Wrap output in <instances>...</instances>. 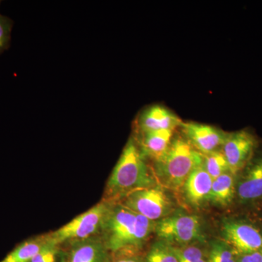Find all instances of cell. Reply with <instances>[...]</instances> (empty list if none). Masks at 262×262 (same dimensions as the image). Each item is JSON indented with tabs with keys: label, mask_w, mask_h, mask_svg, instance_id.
I'll return each instance as SVG.
<instances>
[{
	"label": "cell",
	"mask_w": 262,
	"mask_h": 262,
	"mask_svg": "<svg viewBox=\"0 0 262 262\" xmlns=\"http://www.w3.org/2000/svg\"><path fill=\"white\" fill-rule=\"evenodd\" d=\"M155 224L122 203H115L100 236L113 258L137 255L155 231Z\"/></svg>",
	"instance_id": "1"
},
{
	"label": "cell",
	"mask_w": 262,
	"mask_h": 262,
	"mask_svg": "<svg viewBox=\"0 0 262 262\" xmlns=\"http://www.w3.org/2000/svg\"><path fill=\"white\" fill-rule=\"evenodd\" d=\"M155 186L145 158L130 139L122 151L105 188L103 201L117 203L131 193Z\"/></svg>",
	"instance_id": "2"
},
{
	"label": "cell",
	"mask_w": 262,
	"mask_h": 262,
	"mask_svg": "<svg viewBox=\"0 0 262 262\" xmlns=\"http://www.w3.org/2000/svg\"><path fill=\"white\" fill-rule=\"evenodd\" d=\"M203 164V155L189 141L177 138L172 140L165 156L155 163V173L164 187L178 189Z\"/></svg>",
	"instance_id": "3"
},
{
	"label": "cell",
	"mask_w": 262,
	"mask_h": 262,
	"mask_svg": "<svg viewBox=\"0 0 262 262\" xmlns=\"http://www.w3.org/2000/svg\"><path fill=\"white\" fill-rule=\"evenodd\" d=\"M114 203L103 200L61 228L48 234V236L56 244L63 246L74 241L101 235Z\"/></svg>",
	"instance_id": "4"
},
{
	"label": "cell",
	"mask_w": 262,
	"mask_h": 262,
	"mask_svg": "<svg viewBox=\"0 0 262 262\" xmlns=\"http://www.w3.org/2000/svg\"><path fill=\"white\" fill-rule=\"evenodd\" d=\"M155 232L159 239L176 247H183L204 241L201 219L189 213H173L155 224Z\"/></svg>",
	"instance_id": "5"
},
{
	"label": "cell",
	"mask_w": 262,
	"mask_h": 262,
	"mask_svg": "<svg viewBox=\"0 0 262 262\" xmlns=\"http://www.w3.org/2000/svg\"><path fill=\"white\" fill-rule=\"evenodd\" d=\"M120 203L155 222L173 213L175 206L166 191L156 185L131 193Z\"/></svg>",
	"instance_id": "6"
},
{
	"label": "cell",
	"mask_w": 262,
	"mask_h": 262,
	"mask_svg": "<svg viewBox=\"0 0 262 262\" xmlns=\"http://www.w3.org/2000/svg\"><path fill=\"white\" fill-rule=\"evenodd\" d=\"M223 241L237 254L262 249V227L251 221L241 218H227L222 225Z\"/></svg>",
	"instance_id": "7"
},
{
	"label": "cell",
	"mask_w": 262,
	"mask_h": 262,
	"mask_svg": "<svg viewBox=\"0 0 262 262\" xmlns=\"http://www.w3.org/2000/svg\"><path fill=\"white\" fill-rule=\"evenodd\" d=\"M258 146L256 136L251 131L242 130L227 134L222 150L229 170L237 176L246 167Z\"/></svg>",
	"instance_id": "8"
},
{
	"label": "cell",
	"mask_w": 262,
	"mask_h": 262,
	"mask_svg": "<svg viewBox=\"0 0 262 262\" xmlns=\"http://www.w3.org/2000/svg\"><path fill=\"white\" fill-rule=\"evenodd\" d=\"M235 198L245 206L262 203V150L258 151V147L237 176Z\"/></svg>",
	"instance_id": "9"
},
{
	"label": "cell",
	"mask_w": 262,
	"mask_h": 262,
	"mask_svg": "<svg viewBox=\"0 0 262 262\" xmlns=\"http://www.w3.org/2000/svg\"><path fill=\"white\" fill-rule=\"evenodd\" d=\"M63 262H112L113 256L101 236L74 241L62 246Z\"/></svg>",
	"instance_id": "10"
},
{
	"label": "cell",
	"mask_w": 262,
	"mask_h": 262,
	"mask_svg": "<svg viewBox=\"0 0 262 262\" xmlns=\"http://www.w3.org/2000/svg\"><path fill=\"white\" fill-rule=\"evenodd\" d=\"M182 126L188 141L203 155L222 149L227 136L224 131L204 124L187 122Z\"/></svg>",
	"instance_id": "11"
},
{
	"label": "cell",
	"mask_w": 262,
	"mask_h": 262,
	"mask_svg": "<svg viewBox=\"0 0 262 262\" xmlns=\"http://www.w3.org/2000/svg\"><path fill=\"white\" fill-rule=\"evenodd\" d=\"M213 181L203 165L193 170L183 186L188 202L192 206H199L209 201Z\"/></svg>",
	"instance_id": "12"
},
{
	"label": "cell",
	"mask_w": 262,
	"mask_h": 262,
	"mask_svg": "<svg viewBox=\"0 0 262 262\" xmlns=\"http://www.w3.org/2000/svg\"><path fill=\"white\" fill-rule=\"evenodd\" d=\"M183 122L178 116L168 108L155 105L146 108L139 119V127L143 133L172 130Z\"/></svg>",
	"instance_id": "13"
},
{
	"label": "cell",
	"mask_w": 262,
	"mask_h": 262,
	"mask_svg": "<svg viewBox=\"0 0 262 262\" xmlns=\"http://www.w3.org/2000/svg\"><path fill=\"white\" fill-rule=\"evenodd\" d=\"M173 130H162L144 133L141 151L144 158L148 157L155 163L165 156L170 145Z\"/></svg>",
	"instance_id": "14"
},
{
	"label": "cell",
	"mask_w": 262,
	"mask_h": 262,
	"mask_svg": "<svg viewBox=\"0 0 262 262\" xmlns=\"http://www.w3.org/2000/svg\"><path fill=\"white\" fill-rule=\"evenodd\" d=\"M236 182L237 176L230 171L213 179L209 201L217 206H229L236 196Z\"/></svg>",
	"instance_id": "15"
},
{
	"label": "cell",
	"mask_w": 262,
	"mask_h": 262,
	"mask_svg": "<svg viewBox=\"0 0 262 262\" xmlns=\"http://www.w3.org/2000/svg\"><path fill=\"white\" fill-rule=\"evenodd\" d=\"M48 239V234L25 239L17 245L0 262H31Z\"/></svg>",
	"instance_id": "16"
},
{
	"label": "cell",
	"mask_w": 262,
	"mask_h": 262,
	"mask_svg": "<svg viewBox=\"0 0 262 262\" xmlns=\"http://www.w3.org/2000/svg\"><path fill=\"white\" fill-rule=\"evenodd\" d=\"M143 262H179L175 246L158 239L150 246Z\"/></svg>",
	"instance_id": "17"
},
{
	"label": "cell",
	"mask_w": 262,
	"mask_h": 262,
	"mask_svg": "<svg viewBox=\"0 0 262 262\" xmlns=\"http://www.w3.org/2000/svg\"><path fill=\"white\" fill-rule=\"evenodd\" d=\"M208 262H237V253L223 239H214L207 248Z\"/></svg>",
	"instance_id": "18"
},
{
	"label": "cell",
	"mask_w": 262,
	"mask_h": 262,
	"mask_svg": "<svg viewBox=\"0 0 262 262\" xmlns=\"http://www.w3.org/2000/svg\"><path fill=\"white\" fill-rule=\"evenodd\" d=\"M203 165L213 179L230 171L227 159L221 150L203 155Z\"/></svg>",
	"instance_id": "19"
},
{
	"label": "cell",
	"mask_w": 262,
	"mask_h": 262,
	"mask_svg": "<svg viewBox=\"0 0 262 262\" xmlns=\"http://www.w3.org/2000/svg\"><path fill=\"white\" fill-rule=\"evenodd\" d=\"M63 246L56 244L48 236L47 242L31 262H63Z\"/></svg>",
	"instance_id": "20"
},
{
	"label": "cell",
	"mask_w": 262,
	"mask_h": 262,
	"mask_svg": "<svg viewBox=\"0 0 262 262\" xmlns=\"http://www.w3.org/2000/svg\"><path fill=\"white\" fill-rule=\"evenodd\" d=\"M175 248L179 262H208L207 249L198 244Z\"/></svg>",
	"instance_id": "21"
},
{
	"label": "cell",
	"mask_w": 262,
	"mask_h": 262,
	"mask_svg": "<svg viewBox=\"0 0 262 262\" xmlns=\"http://www.w3.org/2000/svg\"><path fill=\"white\" fill-rule=\"evenodd\" d=\"M13 25L11 19L0 13V54L9 48Z\"/></svg>",
	"instance_id": "22"
},
{
	"label": "cell",
	"mask_w": 262,
	"mask_h": 262,
	"mask_svg": "<svg viewBox=\"0 0 262 262\" xmlns=\"http://www.w3.org/2000/svg\"><path fill=\"white\" fill-rule=\"evenodd\" d=\"M237 262H262V249L253 252L237 254Z\"/></svg>",
	"instance_id": "23"
},
{
	"label": "cell",
	"mask_w": 262,
	"mask_h": 262,
	"mask_svg": "<svg viewBox=\"0 0 262 262\" xmlns=\"http://www.w3.org/2000/svg\"><path fill=\"white\" fill-rule=\"evenodd\" d=\"M112 262H143V256L141 255H127L113 258Z\"/></svg>",
	"instance_id": "24"
}]
</instances>
